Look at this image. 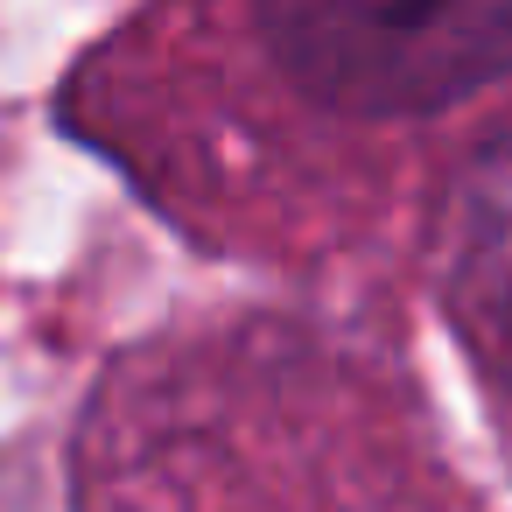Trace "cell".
Returning a JSON list of instances; mask_svg holds the SVG:
<instances>
[{"mask_svg": "<svg viewBox=\"0 0 512 512\" xmlns=\"http://www.w3.org/2000/svg\"><path fill=\"white\" fill-rule=\"evenodd\" d=\"M281 71L344 113H442L512 71V0H267Z\"/></svg>", "mask_w": 512, "mask_h": 512, "instance_id": "cell-1", "label": "cell"}, {"mask_svg": "<svg viewBox=\"0 0 512 512\" xmlns=\"http://www.w3.org/2000/svg\"><path fill=\"white\" fill-rule=\"evenodd\" d=\"M449 295L463 323L491 344H512V127L470 162L449 211Z\"/></svg>", "mask_w": 512, "mask_h": 512, "instance_id": "cell-2", "label": "cell"}]
</instances>
